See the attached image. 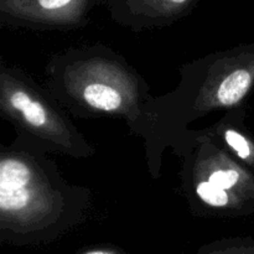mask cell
Returning a JSON list of instances; mask_svg holds the SVG:
<instances>
[{"label": "cell", "mask_w": 254, "mask_h": 254, "mask_svg": "<svg viewBox=\"0 0 254 254\" xmlns=\"http://www.w3.org/2000/svg\"><path fill=\"white\" fill-rule=\"evenodd\" d=\"M45 77L50 93L73 117L123 119L145 141L151 176H160L169 148L161 99L122 55L102 44L69 49L50 60Z\"/></svg>", "instance_id": "obj_1"}, {"label": "cell", "mask_w": 254, "mask_h": 254, "mask_svg": "<svg viewBox=\"0 0 254 254\" xmlns=\"http://www.w3.org/2000/svg\"><path fill=\"white\" fill-rule=\"evenodd\" d=\"M92 192L72 185L54 160L12 143L0 150V233L16 240L61 235L89 217Z\"/></svg>", "instance_id": "obj_2"}, {"label": "cell", "mask_w": 254, "mask_h": 254, "mask_svg": "<svg viewBox=\"0 0 254 254\" xmlns=\"http://www.w3.org/2000/svg\"><path fill=\"white\" fill-rule=\"evenodd\" d=\"M180 82L161 96L169 148L197 119L242 107L254 86V44L215 52L180 68Z\"/></svg>", "instance_id": "obj_3"}, {"label": "cell", "mask_w": 254, "mask_h": 254, "mask_svg": "<svg viewBox=\"0 0 254 254\" xmlns=\"http://www.w3.org/2000/svg\"><path fill=\"white\" fill-rule=\"evenodd\" d=\"M171 149L183 158L181 185L196 213L238 217L254 207V171L207 129H189Z\"/></svg>", "instance_id": "obj_4"}, {"label": "cell", "mask_w": 254, "mask_h": 254, "mask_svg": "<svg viewBox=\"0 0 254 254\" xmlns=\"http://www.w3.org/2000/svg\"><path fill=\"white\" fill-rule=\"evenodd\" d=\"M0 113L16 133L14 143L41 153L92 158L96 148L76 128L46 87L21 68L0 66Z\"/></svg>", "instance_id": "obj_5"}, {"label": "cell", "mask_w": 254, "mask_h": 254, "mask_svg": "<svg viewBox=\"0 0 254 254\" xmlns=\"http://www.w3.org/2000/svg\"><path fill=\"white\" fill-rule=\"evenodd\" d=\"M103 0H0V19L12 26L35 30H72L88 24Z\"/></svg>", "instance_id": "obj_6"}, {"label": "cell", "mask_w": 254, "mask_h": 254, "mask_svg": "<svg viewBox=\"0 0 254 254\" xmlns=\"http://www.w3.org/2000/svg\"><path fill=\"white\" fill-rule=\"evenodd\" d=\"M201 0H107L111 17L133 31L165 27L191 14Z\"/></svg>", "instance_id": "obj_7"}, {"label": "cell", "mask_w": 254, "mask_h": 254, "mask_svg": "<svg viewBox=\"0 0 254 254\" xmlns=\"http://www.w3.org/2000/svg\"><path fill=\"white\" fill-rule=\"evenodd\" d=\"M241 111L242 107L226 112L220 121L206 129L254 171V139L248 135L245 127L238 124V118L242 116Z\"/></svg>", "instance_id": "obj_8"}, {"label": "cell", "mask_w": 254, "mask_h": 254, "mask_svg": "<svg viewBox=\"0 0 254 254\" xmlns=\"http://www.w3.org/2000/svg\"><path fill=\"white\" fill-rule=\"evenodd\" d=\"M84 254H113V253L106 252V251H91V252H87Z\"/></svg>", "instance_id": "obj_9"}]
</instances>
